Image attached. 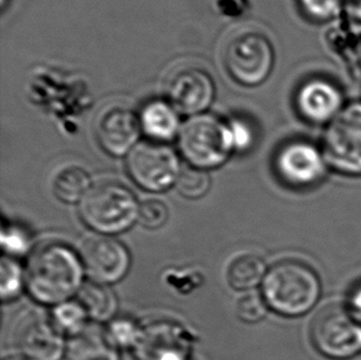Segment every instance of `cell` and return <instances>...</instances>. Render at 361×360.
<instances>
[{
    "label": "cell",
    "mask_w": 361,
    "mask_h": 360,
    "mask_svg": "<svg viewBox=\"0 0 361 360\" xmlns=\"http://www.w3.org/2000/svg\"><path fill=\"white\" fill-rule=\"evenodd\" d=\"M327 40L333 52L345 64L355 68L361 64V24L339 23L328 31Z\"/></svg>",
    "instance_id": "cell-21"
},
{
    "label": "cell",
    "mask_w": 361,
    "mask_h": 360,
    "mask_svg": "<svg viewBox=\"0 0 361 360\" xmlns=\"http://www.w3.org/2000/svg\"><path fill=\"white\" fill-rule=\"evenodd\" d=\"M49 317L59 332L69 338L78 336L90 325L88 312L85 311L83 305L77 299L54 306Z\"/></svg>",
    "instance_id": "cell-22"
},
{
    "label": "cell",
    "mask_w": 361,
    "mask_h": 360,
    "mask_svg": "<svg viewBox=\"0 0 361 360\" xmlns=\"http://www.w3.org/2000/svg\"><path fill=\"white\" fill-rule=\"evenodd\" d=\"M305 14L316 21H331L345 11L344 0H298Z\"/></svg>",
    "instance_id": "cell-28"
},
{
    "label": "cell",
    "mask_w": 361,
    "mask_h": 360,
    "mask_svg": "<svg viewBox=\"0 0 361 360\" xmlns=\"http://www.w3.org/2000/svg\"><path fill=\"white\" fill-rule=\"evenodd\" d=\"M79 256L89 282L113 285L121 282L131 268V254L113 236L95 234L84 241Z\"/></svg>",
    "instance_id": "cell-10"
},
{
    "label": "cell",
    "mask_w": 361,
    "mask_h": 360,
    "mask_svg": "<svg viewBox=\"0 0 361 360\" xmlns=\"http://www.w3.org/2000/svg\"><path fill=\"white\" fill-rule=\"evenodd\" d=\"M141 130L149 141L168 143L180 133L179 112L168 100H151L142 107L138 115Z\"/></svg>",
    "instance_id": "cell-16"
},
{
    "label": "cell",
    "mask_w": 361,
    "mask_h": 360,
    "mask_svg": "<svg viewBox=\"0 0 361 360\" xmlns=\"http://www.w3.org/2000/svg\"><path fill=\"white\" fill-rule=\"evenodd\" d=\"M14 354L30 360H61L66 356L67 342L51 317L36 308L23 310L9 332Z\"/></svg>",
    "instance_id": "cell-5"
},
{
    "label": "cell",
    "mask_w": 361,
    "mask_h": 360,
    "mask_svg": "<svg viewBox=\"0 0 361 360\" xmlns=\"http://www.w3.org/2000/svg\"><path fill=\"white\" fill-rule=\"evenodd\" d=\"M127 173L136 185L149 193L176 186L183 167L176 152L166 143L138 142L127 156Z\"/></svg>",
    "instance_id": "cell-6"
},
{
    "label": "cell",
    "mask_w": 361,
    "mask_h": 360,
    "mask_svg": "<svg viewBox=\"0 0 361 360\" xmlns=\"http://www.w3.org/2000/svg\"><path fill=\"white\" fill-rule=\"evenodd\" d=\"M345 13L353 21L361 24V0H345Z\"/></svg>",
    "instance_id": "cell-32"
},
{
    "label": "cell",
    "mask_w": 361,
    "mask_h": 360,
    "mask_svg": "<svg viewBox=\"0 0 361 360\" xmlns=\"http://www.w3.org/2000/svg\"><path fill=\"white\" fill-rule=\"evenodd\" d=\"M1 247L5 256L18 258L31 249V236L21 226L4 222L1 229Z\"/></svg>",
    "instance_id": "cell-26"
},
{
    "label": "cell",
    "mask_w": 361,
    "mask_h": 360,
    "mask_svg": "<svg viewBox=\"0 0 361 360\" xmlns=\"http://www.w3.org/2000/svg\"><path fill=\"white\" fill-rule=\"evenodd\" d=\"M3 360H30L27 359V358H25V356H19V354H10V356H5L4 359Z\"/></svg>",
    "instance_id": "cell-33"
},
{
    "label": "cell",
    "mask_w": 361,
    "mask_h": 360,
    "mask_svg": "<svg viewBox=\"0 0 361 360\" xmlns=\"http://www.w3.org/2000/svg\"><path fill=\"white\" fill-rule=\"evenodd\" d=\"M168 102L184 115H200L215 97V84L210 74L195 67H185L171 74L166 82Z\"/></svg>",
    "instance_id": "cell-13"
},
{
    "label": "cell",
    "mask_w": 361,
    "mask_h": 360,
    "mask_svg": "<svg viewBox=\"0 0 361 360\" xmlns=\"http://www.w3.org/2000/svg\"><path fill=\"white\" fill-rule=\"evenodd\" d=\"M178 147L189 166L204 171L222 166L235 152L228 122L205 112L181 126Z\"/></svg>",
    "instance_id": "cell-4"
},
{
    "label": "cell",
    "mask_w": 361,
    "mask_h": 360,
    "mask_svg": "<svg viewBox=\"0 0 361 360\" xmlns=\"http://www.w3.org/2000/svg\"><path fill=\"white\" fill-rule=\"evenodd\" d=\"M323 152L310 142H290L278 152L275 169L280 179L293 188L317 184L326 174Z\"/></svg>",
    "instance_id": "cell-12"
},
{
    "label": "cell",
    "mask_w": 361,
    "mask_h": 360,
    "mask_svg": "<svg viewBox=\"0 0 361 360\" xmlns=\"http://www.w3.org/2000/svg\"><path fill=\"white\" fill-rule=\"evenodd\" d=\"M178 193L186 199L196 200L205 196L211 188L209 171L188 166L183 167L176 184Z\"/></svg>",
    "instance_id": "cell-25"
},
{
    "label": "cell",
    "mask_w": 361,
    "mask_h": 360,
    "mask_svg": "<svg viewBox=\"0 0 361 360\" xmlns=\"http://www.w3.org/2000/svg\"><path fill=\"white\" fill-rule=\"evenodd\" d=\"M169 217V210L161 200H145L140 204L137 224L145 229H158L166 224Z\"/></svg>",
    "instance_id": "cell-29"
},
{
    "label": "cell",
    "mask_w": 361,
    "mask_h": 360,
    "mask_svg": "<svg viewBox=\"0 0 361 360\" xmlns=\"http://www.w3.org/2000/svg\"><path fill=\"white\" fill-rule=\"evenodd\" d=\"M66 356L68 360H120L118 349L106 331L89 325L78 336L69 338Z\"/></svg>",
    "instance_id": "cell-17"
},
{
    "label": "cell",
    "mask_w": 361,
    "mask_h": 360,
    "mask_svg": "<svg viewBox=\"0 0 361 360\" xmlns=\"http://www.w3.org/2000/svg\"><path fill=\"white\" fill-rule=\"evenodd\" d=\"M296 105L307 121L329 124L344 109V99L337 85L324 79H312L298 90Z\"/></svg>",
    "instance_id": "cell-15"
},
{
    "label": "cell",
    "mask_w": 361,
    "mask_h": 360,
    "mask_svg": "<svg viewBox=\"0 0 361 360\" xmlns=\"http://www.w3.org/2000/svg\"><path fill=\"white\" fill-rule=\"evenodd\" d=\"M311 338L323 356L347 359L361 351V321L348 307L328 305L314 317Z\"/></svg>",
    "instance_id": "cell-7"
},
{
    "label": "cell",
    "mask_w": 361,
    "mask_h": 360,
    "mask_svg": "<svg viewBox=\"0 0 361 360\" xmlns=\"http://www.w3.org/2000/svg\"><path fill=\"white\" fill-rule=\"evenodd\" d=\"M99 145L114 157L128 156L138 145L141 125L138 116L126 107H114L100 114L95 125Z\"/></svg>",
    "instance_id": "cell-14"
},
{
    "label": "cell",
    "mask_w": 361,
    "mask_h": 360,
    "mask_svg": "<svg viewBox=\"0 0 361 360\" xmlns=\"http://www.w3.org/2000/svg\"><path fill=\"white\" fill-rule=\"evenodd\" d=\"M344 3H345V0H344Z\"/></svg>",
    "instance_id": "cell-34"
},
{
    "label": "cell",
    "mask_w": 361,
    "mask_h": 360,
    "mask_svg": "<svg viewBox=\"0 0 361 360\" xmlns=\"http://www.w3.org/2000/svg\"><path fill=\"white\" fill-rule=\"evenodd\" d=\"M192 342L190 332L180 323L158 320L143 326L133 352L138 360H189Z\"/></svg>",
    "instance_id": "cell-11"
},
{
    "label": "cell",
    "mask_w": 361,
    "mask_h": 360,
    "mask_svg": "<svg viewBox=\"0 0 361 360\" xmlns=\"http://www.w3.org/2000/svg\"><path fill=\"white\" fill-rule=\"evenodd\" d=\"M141 326L131 317H115L105 330L109 340L118 349H135L142 335Z\"/></svg>",
    "instance_id": "cell-24"
},
{
    "label": "cell",
    "mask_w": 361,
    "mask_h": 360,
    "mask_svg": "<svg viewBox=\"0 0 361 360\" xmlns=\"http://www.w3.org/2000/svg\"><path fill=\"white\" fill-rule=\"evenodd\" d=\"M140 204L125 185L106 181L89 190L79 204V217L95 234L115 236L136 224Z\"/></svg>",
    "instance_id": "cell-3"
},
{
    "label": "cell",
    "mask_w": 361,
    "mask_h": 360,
    "mask_svg": "<svg viewBox=\"0 0 361 360\" xmlns=\"http://www.w3.org/2000/svg\"><path fill=\"white\" fill-rule=\"evenodd\" d=\"M26 289L25 268L18 259L3 254L0 260V297L3 302L14 301Z\"/></svg>",
    "instance_id": "cell-23"
},
{
    "label": "cell",
    "mask_w": 361,
    "mask_h": 360,
    "mask_svg": "<svg viewBox=\"0 0 361 360\" xmlns=\"http://www.w3.org/2000/svg\"><path fill=\"white\" fill-rule=\"evenodd\" d=\"M262 295L269 308L283 316H301L310 311L321 295L318 275L307 264L283 260L269 269Z\"/></svg>",
    "instance_id": "cell-2"
},
{
    "label": "cell",
    "mask_w": 361,
    "mask_h": 360,
    "mask_svg": "<svg viewBox=\"0 0 361 360\" xmlns=\"http://www.w3.org/2000/svg\"><path fill=\"white\" fill-rule=\"evenodd\" d=\"M75 299L83 305L85 311L88 312L90 321L94 323H109L118 313V297L110 285L93 282H84Z\"/></svg>",
    "instance_id": "cell-18"
},
{
    "label": "cell",
    "mask_w": 361,
    "mask_h": 360,
    "mask_svg": "<svg viewBox=\"0 0 361 360\" xmlns=\"http://www.w3.org/2000/svg\"><path fill=\"white\" fill-rule=\"evenodd\" d=\"M273 46L264 35L245 32L231 41L226 67L235 82L254 87L267 80L274 67Z\"/></svg>",
    "instance_id": "cell-9"
},
{
    "label": "cell",
    "mask_w": 361,
    "mask_h": 360,
    "mask_svg": "<svg viewBox=\"0 0 361 360\" xmlns=\"http://www.w3.org/2000/svg\"><path fill=\"white\" fill-rule=\"evenodd\" d=\"M228 125H230L235 151H248L254 143L253 128L250 127L248 122L240 120V119L232 120V121L228 122Z\"/></svg>",
    "instance_id": "cell-30"
},
{
    "label": "cell",
    "mask_w": 361,
    "mask_h": 360,
    "mask_svg": "<svg viewBox=\"0 0 361 360\" xmlns=\"http://www.w3.org/2000/svg\"><path fill=\"white\" fill-rule=\"evenodd\" d=\"M79 252L62 244L35 249L25 267L26 290L34 301L44 306L75 299L85 282Z\"/></svg>",
    "instance_id": "cell-1"
},
{
    "label": "cell",
    "mask_w": 361,
    "mask_h": 360,
    "mask_svg": "<svg viewBox=\"0 0 361 360\" xmlns=\"http://www.w3.org/2000/svg\"><path fill=\"white\" fill-rule=\"evenodd\" d=\"M268 305L263 295L257 292H244L235 305V313L240 321L245 323H257L267 316Z\"/></svg>",
    "instance_id": "cell-27"
},
{
    "label": "cell",
    "mask_w": 361,
    "mask_h": 360,
    "mask_svg": "<svg viewBox=\"0 0 361 360\" xmlns=\"http://www.w3.org/2000/svg\"><path fill=\"white\" fill-rule=\"evenodd\" d=\"M267 265L262 257L257 254H242L230 264L227 270V282L237 292H253L263 284L267 275Z\"/></svg>",
    "instance_id": "cell-19"
},
{
    "label": "cell",
    "mask_w": 361,
    "mask_h": 360,
    "mask_svg": "<svg viewBox=\"0 0 361 360\" xmlns=\"http://www.w3.org/2000/svg\"><path fill=\"white\" fill-rule=\"evenodd\" d=\"M348 308L352 311L353 315L361 321V282L353 289L349 295V305Z\"/></svg>",
    "instance_id": "cell-31"
},
{
    "label": "cell",
    "mask_w": 361,
    "mask_h": 360,
    "mask_svg": "<svg viewBox=\"0 0 361 360\" xmlns=\"http://www.w3.org/2000/svg\"><path fill=\"white\" fill-rule=\"evenodd\" d=\"M327 164L348 176H361V102L345 105L323 136Z\"/></svg>",
    "instance_id": "cell-8"
},
{
    "label": "cell",
    "mask_w": 361,
    "mask_h": 360,
    "mask_svg": "<svg viewBox=\"0 0 361 360\" xmlns=\"http://www.w3.org/2000/svg\"><path fill=\"white\" fill-rule=\"evenodd\" d=\"M93 185L88 172L80 167L71 166L54 176L52 190L54 196L63 204H80Z\"/></svg>",
    "instance_id": "cell-20"
}]
</instances>
